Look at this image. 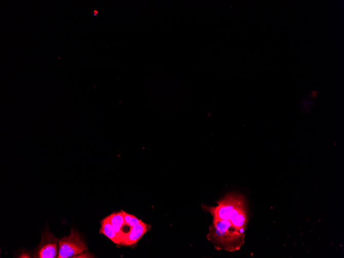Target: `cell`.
<instances>
[{"label": "cell", "instance_id": "ba28073f", "mask_svg": "<svg viewBox=\"0 0 344 258\" xmlns=\"http://www.w3.org/2000/svg\"><path fill=\"white\" fill-rule=\"evenodd\" d=\"M126 225H128L130 227H134L140 223L141 220H139L136 216L128 214L125 211H123Z\"/></svg>", "mask_w": 344, "mask_h": 258}, {"label": "cell", "instance_id": "277c9868", "mask_svg": "<svg viewBox=\"0 0 344 258\" xmlns=\"http://www.w3.org/2000/svg\"><path fill=\"white\" fill-rule=\"evenodd\" d=\"M58 240L49 230L45 231L42 234L41 243L33 255V257H57L59 251Z\"/></svg>", "mask_w": 344, "mask_h": 258}, {"label": "cell", "instance_id": "30bf717a", "mask_svg": "<svg viewBox=\"0 0 344 258\" xmlns=\"http://www.w3.org/2000/svg\"><path fill=\"white\" fill-rule=\"evenodd\" d=\"M19 257H31V256L28 253L24 252L19 256Z\"/></svg>", "mask_w": 344, "mask_h": 258}, {"label": "cell", "instance_id": "6da1fadb", "mask_svg": "<svg viewBox=\"0 0 344 258\" xmlns=\"http://www.w3.org/2000/svg\"><path fill=\"white\" fill-rule=\"evenodd\" d=\"M217 203L216 207L201 205L204 210L212 215L213 221H230L237 228L246 231L248 222L247 204L242 195L228 194Z\"/></svg>", "mask_w": 344, "mask_h": 258}, {"label": "cell", "instance_id": "7a4b0ae2", "mask_svg": "<svg viewBox=\"0 0 344 258\" xmlns=\"http://www.w3.org/2000/svg\"><path fill=\"white\" fill-rule=\"evenodd\" d=\"M245 231L237 228L230 221H213L207 238L217 250H239L245 243Z\"/></svg>", "mask_w": 344, "mask_h": 258}, {"label": "cell", "instance_id": "5b68a950", "mask_svg": "<svg viewBox=\"0 0 344 258\" xmlns=\"http://www.w3.org/2000/svg\"><path fill=\"white\" fill-rule=\"evenodd\" d=\"M150 227L141 221L139 224L131 228L129 232L125 236L122 244L126 246L136 244L149 230Z\"/></svg>", "mask_w": 344, "mask_h": 258}, {"label": "cell", "instance_id": "3957f363", "mask_svg": "<svg viewBox=\"0 0 344 258\" xmlns=\"http://www.w3.org/2000/svg\"><path fill=\"white\" fill-rule=\"evenodd\" d=\"M57 258L73 257L84 251H87V245L80 234L75 229H71L68 236L59 240Z\"/></svg>", "mask_w": 344, "mask_h": 258}, {"label": "cell", "instance_id": "9c48e42d", "mask_svg": "<svg viewBox=\"0 0 344 258\" xmlns=\"http://www.w3.org/2000/svg\"><path fill=\"white\" fill-rule=\"evenodd\" d=\"M73 257H77V258H89V257H93V256L91 254L88 253L87 252L85 253H82L78 255H77Z\"/></svg>", "mask_w": 344, "mask_h": 258}, {"label": "cell", "instance_id": "52a82bcc", "mask_svg": "<svg viewBox=\"0 0 344 258\" xmlns=\"http://www.w3.org/2000/svg\"><path fill=\"white\" fill-rule=\"evenodd\" d=\"M110 221L115 231L118 234L123 243L125 236L124 230L126 225L123 211L117 213H113L109 215Z\"/></svg>", "mask_w": 344, "mask_h": 258}, {"label": "cell", "instance_id": "8992f818", "mask_svg": "<svg viewBox=\"0 0 344 258\" xmlns=\"http://www.w3.org/2000/svg\"><path fill=\"white\" fill-rule=\"evenodd\" d=\"M100 233L104 234L113 243L117 245L122 244L120 237L114 230L110 221L109 216L102 221Z\"/></svg>", "mask_w": 344, "mask_h": 258}]
</instances>
